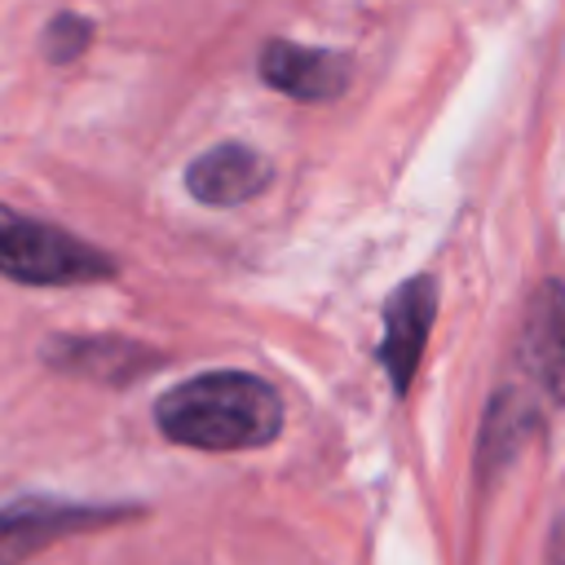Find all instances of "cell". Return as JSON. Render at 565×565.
<instances>
[{"mask_svg":"<svg viewBox=\"0 0 565 565\" xmlns=\"http://www.w3.org/2000/svg\"><path fill=\"white\" fill-rule=\"evenodd\" d=\"M547 561L552 565H565V516L556 521V530H552V547H547Z\"/></svg>","mask_w":565,"mask_h":565,"instance_id":"cell-11","label":"cell"},{"mask_svg":"<svg viewBox=\"0 0 565 565\" xmlns=\"http://www.w3.org/2000/svg\"><path fill=\"white\" fill-rule=\"evenodd\" d=\"M44 366L62 371V375H88V380H106V384H124L146 375L159 353L119 335H53L40 344Z\"/></svg>","mask_w":565,"mask_h":565,"instance_id":"cell-8","label":"cell"},{"mask_svg":"<svg viewBox=\"0 0 565 565\" xmlns=\"http://www.w3.org/2000/svg\"><path fill=\"white\" fill-rule=\"evenodd\" d=\"M132 512L137 508H124V503H71V499H44V494L13 499L0 508V565H13L57 539L115 525Z\"/></svg>","mask_w":565,"mask_h":565,"instance_id":"cell-3","label":"cell"},{"mask_svg":"<svg viewBox=\"0 0 565 565\" xmlns=\"http://www.w3.org/2000/svg\"><path fill=\"white\" fill-rule=\"evenodd\" d=\"M0 274L22 287H84L119 274L115 256L62 225L35 221L0 203Z\"/></svg>","mask_w":565,"mask_h":565,"instance_id":"cell-2","label":"cell"},{"mask_svg":"<svg viewBox=\"0 0 565 565\" xmlns=\"http://www.w3.org/2000/svg\"><path fill=\"white\" fill-rule=\"evenodd\" d=\"M433 318H437V282L428 274H415L406 282H397L384 300V340H380V362L388 371V384L393 393H406L415 371H419V358H424V344H428V331H433Z\"/></svg>","mask_w":565,"mask_h":565,"instance_id":"cell-4","label":"cell"},{"mask_svg":"<svg viewBox=\"0 0 565 565\" xmlns=\"http://www.w3.org/2000/svg\"><path fill=\"white\" fill-rule=\"evenodd\" d=\"M534 428H539V415L521 393H494L486 424H481V437H477V472L486 481H494L499 468L521 450L525 433H534Z\"/></svg>","mask_w":565,"mask_h":565,"instance_id":"cell-9","label":"cell"},{"mask_svg":"<svg viewBox=\"0 0 565 565\" xmlns=\"http://www.w3.org/2000/svg\"><path fill=\"white\" fill-rule=\"evenodd\" d=\"M256 71L269 88L296 102H335L353 79V62L344 53L296 44V40H265Z\"/></svg>","mask_w":565,"mask_h":565,"instance_id":"cell-6","label":"cell"},{"mask_svg":"<svg viewBox=\"0 0 565 565\" xmlns=\"http://www.w3.org/2000/svg\"><path fill=\"white\" fill-rule=\"evenodd\" d=\"M154 428L190 450H260L282 433V402L252 371H207L159 393Z\"/></svg>","mask_w":565,"mask_h":565,"instance_id":"cell-1","label":"cell"},{"mask_svg":"<svg viewBox=\"0 0 565 565\" xmlns=\"http://www.w3.org/2000/svg\"><path fill=\"white\" fill-rule=\"evenodd\" d=\"M88 40H93V22H88V18H79V13H57V18H49V26L40 31V53H44L49 62L66 66V62H75V57L88 49Z\"/></svg>","mask_w":565,"mask_h":565,"instance_id":"cell-10","label":"cell"},{"mask_svg":"<svg viewBox=\"0 0 565 565\" xmlns=\"http://www.w3.org/2000/svg\"><path fill=\"white\" fill-rule=\"evenodd\" d=\"M269 177H274V168L260 150H252L243 141H221L190 159L185 190L207 207H238V203L256 199L269 185Z\"/></svg>","mask_w":565,"mask_h":565,"instance_id":"cell-7","label":"cell"},{"mask_svg":"<svg viewBox=\"0 0 565 565\" xmlns=\"http://www.w3.org/2000/svg\"><path fill=\"white\" fill-rule=\"evenodd\" d=\"M516 358H521V371L534 380V388L552 406H565V282L561 278H547L530 291Z\"/></svg>","mask_w":565,"mask_h":565,"instance_id":"cell-5","label":"cell"}]
</instances>
